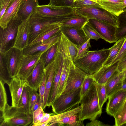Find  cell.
I'll use <instances>...</instances> for the list:
<instances>
[{
	"mask_svg": "<svg viewBox=\"0 0 126 126\" xmlns=\"http://www.w3.org/2000/svg\"><path fill=\"white\" fill-rule=\"evenodd\" d=\"M82 29L88 39L96 41L100 39H103L102 37L91 25L89 21L83 26Z\"/></svg>",
	"mask_w": 126,
	"mask_h": 126,
	"instance_id": "d590c367",
	"label": "cell"
},
{
	"mask_svg": "<svg viewBox=\"0 0 126 126\" xmlns=\"http://www.w3.org/2000/svg\"><path fill=\"white\" fill-rule=\"evenodd\" d=\"M11 79L9 76L4 52L0 51V80L8 84Z\"/></svg>",
	"mask_w": 126,
	"mask_h": 126,
	"instance_id": "1f68e13d",
	"label": "cell"
},
{
	"mask_svg": "<svg viewBox=\"0 0 126 126\" xmlns=\"http://www.w3.org/2000/svg\"><path fill=\"white\" fill-rule=\"evenodd\" d=\"M22 20L17 15L9 22L6 28L0 30V51L5 52L12 47L18 27Z\"/></svg>",
	"mask_w": 126,
	"mask_h": 126,
	"instance_id": "ba28073f",
	"label": "cell"
},
{
	"mask_svg": "<svg viewBox=\"0 0 126 126\" xmlns=\"http://www.w3.org/2000/svg\"><path fill=\"white\" fill-rule=\"evenodd\" d=\"M61 32L60 31L43 42L31 46H28L23 50L24 55L33 54L40 51L46 52L50 47L59 41L61 37Z\"/></svg>",
	"mask_w": 126,
	"mask_h": 126,
	"instance_id": "ffe728a7",
	"label": "cell"
},
{
	"mask_svg": "<svg viewBox=\"0 0 126 126\" xmlns=\"http://www.w3.org/2000/svg\"><path fill=\"white\" fill-rule=\"evenodd\" d=\"M41 106H42L39 94L33 108V113L34 111L37 109Z\"/></svg>",
	"mask_w": 126,
	"mask_h": 126,
	"instance_id": "f5cc1de1",
	"label": "cell"
},
{
	"mask_svg": "<svg viewBox=\"0 0 126 126\" xmlns=\"http://www.w3.org/2000/svg\"><path fill=\"white\" fill-rule=\"evenodd\" d=\"M82 119L81 107L80 105L65 112L50 116L47 126H84Z\"/></svg>",
	"mask_w": 126,
	"mask_h": 126,
	"instance_id": "5b68a950",
	"label": "cell"
},
{
	"mask_svg": "<svg viewBox=\"0 0 126 126\" xmlns=\"http://www.w3.org/2000/svg\"><path fill=\"white\" fill-rule=\"evenodd\" d=\"M73 8L79 16L86 17L89 19L96 20L117 28L119 27L118 17L101 8L83 7Z\"/></svg>",
	"mask_w": 126,
	"mask_h": 126,
	"instance_id": "277c9868",
	"label": "cell"
},
{
	"mask_svg": "<svg viewBox=\"0 0 126 126\" xmlns=\"http://www.w3.org/2000/svg\"><path fill=\"white\" fill-rule=\"evenodd\" d=\"M87 75L76 66L73 61L65 87L62 94L70 92L81 88L84 78Z\"/></svg>",
	"mask_w": 126,
	"mask_h": 126,
	"instance_id": "30bf717a",
	"label": "cell"
},
{
	"mask_svg": "<svg viewBox=\"0 0 126 126\" xmlns=\"http://www.w3.org/2000/svg\"><path fill=\"white\" fill-rule=\"evenodd\" d=\"M124 79L123 72H120L117 70L110 77L105 84L108 98L122 89Z\"/></svg>",
	"mask_w": 126,
	"mask_h": 126,
	"instance_id": "603a6c76",
	"label": "cell"
},
{
	"mask_svg": "<svg viewBox=\"0 0 126 126\" xmlns=\"http://www.w3.org/2000/svg\"><path fill=\"white\" fill-rule=\"evenodd\" d=\"M100 7L118 16L124 11L123 0H96Z\"/></svg>",
	"mask_w": 126,
	"mask_h": 126,
	"instance_id": "484cf974",
	"label": "cell"
},
{
	"mask_svg": "<svg viewBox=\"0 0 126 126\" xmlns=\"http://www.w3.org/2000/svg\"><path fill=\"white\" fill-rule=\"evenodd\" d=\"M122 89H126V82L124 81V80L122 86Z\"/></svg>",
	"mask_w": 126,
	"mask_h": 126,
	"instance_id": "db71d44e",
	"label": "cell"
},
{
	"mask_svg": "<svg viewBox=\"0 0 126 126\" xmlns=\"http://www.w3.org/2000/svg\"><path fill=\"white\" fill-rule=\"evenodd\" d=\"M87 17L79 16L77 17L63 21L60 23L61 26L72 27L78 29H82L89 21Z\"/></svg>",
	"mask_w": 126,
	"mask_h": 126,
	"instance_id": "f546056e",
	"label": "cell"
},
{
	"mask_svg": "<svg viewBox=\"0 0 126 126\" xmlns=\"http://www.w3.org/2000/svg\"><path fill=\"white\" fill-rule=\"evenodd\" d=\"M124 5V11H126V0H123Z\"/></svg>",
	"mask_w": 126,
	"mask_h": 126,
	"instance_id": "11a10c76",
	"label": "cell"
},
{
	"mask_svg": "<svg viewBox=\"0 0 126 126\" xmlns=\"http://www.w3.org/2000/svg\"><path fill=\"white\" fill-rule=\"evenodd\" d=\"M76 13L58 16H50L43 15L36 12L30 17V22L31 31L29 38V44L44 28L49 25L60 23L62 22L79 16Z\"/></svg>",
	"mask_w": 126,
	"mask_h": 126,
	"instance_id": "3957f363",
	"label": "cell"
},
{
	"mask_svg": "<svg viewBox=\"0 0 126 126\" xmlns=\"http://www.w3.org/2000/svg\"><path fill=\"white\" fill-rule=\"evenodd\" d=\"M126 69V57L124 59L119 61L117 70L121 72Z\"/></svg>",
	"mask_w": 126,
	"mask_h": 126,
	"instance_id": "f907efd6",
	"label": "cell"
},
{
	"mask_svg": "<svg viewBox=\"0 0 126 126\" xmlns=\"http://www.w3.org/2000/svg\"><path fill=\"white\" fill-rule=\"evenodd\" d=\"M45 63L41 57L31 75L26 79L27 85L31 88L38 91L44 73Z\"/></svg>",
	"mask_w": 126,
	"mask_h": 126,
	"instance_id": "d6986e66",
	"label": "cell"
},
{
	"mask_svg": "<svg viewBox=\"0 0 126 126\" xmlns=\"http://www.w3.org/2000/svg\"><path fill=\"white\" fill-rule=\"evenodd\" d=\"M119 61L108 66H103L92 75L97 84H105L108 80L117 70Z\"/></svg>",
	"mask_w": 126,
	"mask_h": 126,
	"instance_id": "cb8c5ba5",
	"label": "cell"
},
{
	"mask_svg": "<svg viewBox=\"0 0 126 126\" xmlns=\"http://www.w3.org/2000/svg\"><path fill=\"white\" fill-rule=\"evenodd\" d=\"M91 0L93 1H95V0Z\"/></svg>",
	"mask_w": 126,
	"mask_h": 126,
	"instance_id": "680465c9",
	"label": "cell"
},
{
	"mask_svg": "<svg viewBox=\"0 0 126 126\" xmlns=\"http://www.w3.org/2000/svg\"><path fill=\"white\" fill-rule=\"evenodd\" d=\"M116 126L126 124V100L113 116Z\"/></svg>",
	"mask_w": 126,
	"mask_h": 126,
	"instance_id": "836d02e7",
	"label": "cell"
},
{
	"mask_svg": "<svg viewBox=\"0 0 126 126\" xmlns=\"http://www.w3.org/2000/svg\"><path fill=\"white\" fill-rule=\"evenodd\" d=\"M60 23L49 25L43 29L28 46H31L48 39L61 31Z\"/></svg>",
	"mask_w": 126,
	"mask_h": 126,
	"instance_id": "d4e9b609",
	"label": "cell"
},
{
	"mask_svg": "<svg viewBox=\"0 0 126 126\" xmlns=\"http://www.w3.org/2000/svg\"><path fill=\"white\" fill-rule=\"evenodd\" d=\"M31 89V88L27 85L24 87L18 104L16 107L18 112L30 114V101Z\"/></svg>",
	"mask_w": 126,
	"mask_h": 126,
	"instance_id": "f1b7e54d",
	"label": "cell"
},
{
	"mask_svg": "<svg viewBox=\"0 0 126 126\" xmlns=\"http://www.w3.org/2000/svg\"><path fill=\"white\" fill-rule=\"evenodd\" d=\"M59 42L50 47L41 55V57L44 60L46 66L53 59L57 49Z\"/></svg>",
	"mask_w": 126,
	"mask_h": 126,
	"instance_id": "e575fe53",
	"label": "cell"
},
{
	"mask_svg": "<svg viewBox=\"0 0 126 126\" xmlns=\"http://www.w3.org/2000/svg\"><path fill=\"white\" fill-rule=\"evenodd\" d=\"M97 88L99 104L102 109L104 104L108 98L105 84L97 83Z\"/></svg>",
	"mask_w": 126,
	"mask_h": 126,
	"instance_id": "f35d334b",
	"label": "cell"
},
{
	"mask_svg": "<svg viewBox=\"0 0 126 126\" xmlns=\"http://www.w3.org/2000/svg\"><path fill=\"white\" fill-rule=\"evenodd\" d=\"M55 70V61L54 58L51 62L45 68L46 89L42 106L43 109L47 107L48 96L53 82Z\"/></svg>",
	"mask_w": 126,
	"mask_h": 126,
	"instance_id": "7402d4cb",
	"label": "cell"
},
{
	"mask_svg": "<svg viewBox=\"0 0 126 126\" xmlns=\"http://www.w3.org/2000/svg\"><path fill=\"white\" fill-rule=\"evenodd\" d=\"M125 40V38L118 40L115 44L109 48V56L103 65L108 66L112 64V63L118 53Z\"/></svg>",
	"mask_w": 126,
	"mask_h": 126,
	"instance_id": "4dcf8cb0",
	"label": "cell"
},
{
	"mask_svg": "<svg viewBox=\"0 0 126 126\" xmlns=\"http://www.w3.org/2000/svg\"><path fill=\"white\" fill-rule=\"evenodd\" d=\"M126 57V37L125 40L117 55L113 61V64Z\"/></svg>",
	"mask_w": 126,
	"mask_h": 126,
	"instance_id": "bcb514c9",
	"label": "cell"
},
{
	"mask_svg": "<svg viewBox=\"0 0 126 126\" xmlns=\"http://www.w3.org/2000/svg\"><path fill=\"white\" fill-rule=\"evenodd\" d=\"M54 58L56 63L55 73L48 96L47 106H51L57 96L64 62V53L61 45L58 46Z\"/></svg>",
	"mask_w": 126,
	"mask_h": 126,
	"instance_id": "9c48e42d",
	"label": "cell"
},
{
	"mask_svg": "<svg viewBox=\"0 0 126 126\" xmlns=\"http://www.w3.org/2000/svg\"><path fill=\"white\" fill-rule=\"evenodd\" d=\"M77 0H75V1H76Z\"/></svg>",
	"mask_w": 126,
	"mask_h": 126,
	"instance_id": "91938a15",
	"label": "cell"
},
{
	"mask_svg": "<svg viewBox=\"0 0 126 126\" xmlns=\"http://www.w3.org/2000/svg\"><path fill=\"white\" fill-rule=\"evenodd\" d=\"M123 74L124 75L125 78L126 77V69L122 72Z\"/></svg>",
	"mask_w": 126,
	"mask_h": 126,
	"instance_id": "9f6ffc18",
	"label": "cell"
},
{
	"mask_svg": "<svg viewBox=\"0 0 126 126\" xmlns=\"http://www.w3.org/2000/svg\"><path fill=\"white\" fill-rule=\"evenodd\" d=\"M45 52L40 51L33 54L24 55L16 76L26 79L31 75L41 55Z\"/></svg>",
	"mask_w": 126,
	"mask_h": 126,
	"instance_id": "8fae6325",
	"label": "cell"
},
{
	"mask_svg": "<svg viewBox=\"0 0 126 126\" xmlns=\"http://www.w3.org/2000/svg\"><path fill=\"white\" fill-rule=\"evenodd\" d=\"M95 82L92 75L87 74L86 76L81 87V97L87 93Z\"/></svg>",
	"mask_w": 126,
	"mask_h": 126,
	"instance_id": "ab89813d",
	"label": "cell"
},
{
	"mask_svg": "<svg viewBox=\"0 0 126 126\" xmlns=\"http://www.w3.org/2000/svg\"><path fill=\"white\" fill-rule=\"evenodd\" d=\"M45 79V72L42 80L39 86L38 90H39L38 94L40 98L42 107L43 104L44 98L46 89Z\"/></svg>",
	"mask_w": 126,
	"mask_h": 126,
	"instance_id": "c3c4849f",
	"label": "cell"
},
{
	"mask_svg": "<svg viewBox=\"0 0 126 126\" xmlns=\"http://www.w3.org/2000/svg\"><path fill=\"white\" fill-rule=\"evenodd\" d=\"M106 111L113 116L126 100V89H121L114 93L109 98Z\"/></svg>",
	"mask_w": 126,
	"mask_h": 126,
	"instance_id": "2e32d148",
	"label": "cell"
},
{
	"mask_svg": "<svg viewBox=\"0 0 126 126\" xmlns=\"http://www.w3.org/2000/svg\"><path fill=\"white\" fill-rule=\"evenodd\" d=\"M61 33L69 53L71 59L73 61L77 54L79 48L77 46L68 39L62 32Z\"/></svg>",
	"mask_w": 126,
	"mask_h": 126,
	"instance_id": "74e56055",
	"label": "cell"
},
{
	"mask_svg": "<svg viewBox=\"0 0 126 126\" xmlns=\"http://www.w3.org/2000/svg\"><path fill=\"white\" fill-rule=\"evenodd\" d=\"M38 2L36 0H21L17 16L22 20L30 17L36 12Z\"/></svg>",
	"mask_w": 126,
	"mask_h": 126,
	"instance_id": "4316f807",
	"label": "cell"
},
{
	"mask_svg": "<svg viewBox=\"0 0 126 126\" xmlns=\"http://www.w3.org/2000/svg\"><path fill=\"white\" fill-rule=\"evenodd\" d=\"M39 94L37 91L31 88L30 93V113L32 116L33 114V110L34 106L35 104Z\"/></svg>",
	"mask_w": 126,
	"mask_h": 126,
	"instance_id": "f6af8a7d",
	"label": "cell"
},
{
	"mask_svg": "<svg viewBox=\"0 0 126 126\" xmlns=\"http://www.w3.org/2000/svg\"><path fill=\"white\" fill-rule=\"evenodd\" d=\"M90 40L89 39L87 41L79 47L77 54L75 60L81 57L89 51V48L91 47L90 44Z\"/></svg>",
	"mask_w": 126,
	"mask_h": 126,
	"instance_id": "7bdbcfd3",
	"label": "cell"
},
{
	"mask_svg": "<svg viewBox=\"0 0 126 126\" xmlns=\"http://www.w3.org/2000/svg\"><path fill=\"white\" fill-rule=\"evenodd\" d=\"M81 87L70 93L62 94L56 98L51 107L55 114L71 110L80 103L81 98Z\"/></svg>",
	"mask_w": 126,
	"mask_h": 126,
	"instance_id": "52a82bcc",
	"label": "cell"
},
{
	"mask_svg": "<svg viewBox=\"0 0 126 126\" xmlns=\"http://www.w3.org/2000/svg\"><path fill=\"white\" fill-rule=\"evenodd\" d=\"M21 0H14L0 18V28L4 29L8 24L17 15Z\"/></svg>",
	"mask_w": 126,
	"mask_h": 126,
	"instance_id": "83f0119b",
	"label": "cell"
},
{
	"mask_svg": "<svg viewBox=\"0 0 126 126\" xmlns=\"http://www.w3.org/2000/svg\"><path fill=\"white\" fill-rule=\"evenodd\" d=\"M11 94V106L16 107L19 102L24 87L27 85L26 79L15 76L12 78L7 84Z\"/></svg>",
	"mask_w": 126,
	"mask_h": 126,
	"instance_id": "9a60e30c",
	"label": "cell"
},
{
	"mask_svg": "<svg viewBox=\"0 0 126 126\" xmlns=\"http://www.w3.org/2000/svg\"><path fill=\"white\" fill-rule=\"evenodd\" d=\"M75 0H49V4L60 6H72Z\"/></svg>",
	"mask_w": 126,
	"mask_h": 126,
	"instance_id": "ee69618b",
	"label": "cell"
},
{
	"mask_svg": "<svg viewBox=\"0 0 126 126\" xmlns=\"http://www.w3.org/2000/svg\"><path fill=\"white\" fill-rule=\"evenodd\" d=\"M5 84L0 80V111L3 112L9 105L7 103V98Z\"/></svg>",
	"mask_w": 126,
	"mask_h": 126,
	"instance_id": "8d00e7d4",
	"label": "cell"
},
{
	"mask_svg": "<svg viewBox=\"0 0 126 126\" xmlns=\"http://www.w3.org/2000/svg\"><path fill=\"white\" fill-rule=\"evenodd\" d=\"M37 1H38L39 0H36Z\"/></svg>",
	"mask_w": 126,
	"mask_h": 126,
	"instance_id": "94428289",
	"label": "cell"
},
{
	"mask_svg": "<svg viewBox=\"0 0 126 126\" xmlns=\"http://www.w3.org/2000/svg\"><path fill=\"white\" fill-rule=\"evenodd\" d=\"M62 47L64 55L63 64L56 97L61 95L64 90L71 65L73 62L66 46L63 45Z\"/></svg>",
	"mask_w": 126,
	"mask_h": 126,
	"instance_id": "44dd1931",
	"label": "cell"
},
{
	"mask_svg": "<svg viewBox=\"0 0 126 126\" xmlns=\"http://www.w3.org/2000/svg\"><path fill=\"white\" fill-rule=\"evenodd\" d=\"M60 31L66 37L79 47L89 39L82 29L61 26Z\"/></svg>",
	"mask_w": 126,
	"mask_h": 126,
	"instance_id": "ac0fdd59",
	"label": "cell"
},
{
	"mask_svg": "<svg viewBox=\"0 0 126 126\" xmlns=\"http://www.w3.org/2000/svg\"><path fill=\"white\" fill-rule=\"evenodd\" d=\"M46 113L43 111L42 106L34 111L32 116V121L31 126H34L36 124L39 122L45 115Z\"/></svg>",
	"mask_w": 126,
	"mask_h": 126,
	"instance_id": "b9f144b4",
	"label": "cell"
},
{
	"mask_svg": "<svg viewBox=\"0 0 126 126\" xmlns=\"http://www.w3.org/2000/svg\"><path fill=\"white\" fill-rule=\"evenodd\" d=\"M80 104L83 121L86 119L92 121L101 115L102 109L99 104L97 83L95 82L87 93L81 97Z\"/></svg>",
	"mask_w": 126,
	"mask_h": 126,
	"instance_id": "7a4b0ae2",
	"label": "cell"
},
{
	"mask_svg": "<svg viewBox=\"0 0 126 126\" xmlns=\"http://www.w3.org/2000/svg\"><path fill=\"white\" fill-rule=\"evenodd\" d=\"M118 17L119 24L117 29L116 36L118 40L126 37V11H124Z\"/></svg>",
	"mask_w": 126,
	"mask_h": 126,
	"instance_id": "d6a6232c",
	"label": "cell"
},
{
	"mask_svg": "<svg viewBox=\"0 0 126 126\" xmlns=\"http://www.w3.org/2000/svg\"><path fill=\"white\" fill-rule=\"evenodd\" d=\"M55 113L54 112L50 113H46L43 118L38 123L35 124L34 126H47V123L48 121L50 116Z\"/></svg>",
	"mask_w": 126,
	"mask_h": 126,
	"instance_id": "681fc988",
	"label": "cell"
},
{
	"mask_svg": "<svg viewBox=\"0 0 126 126\" xmlns=\"http://www.w3.org/2000/svg\"><path fill=\"white\" fill-rule=\"evenodd\" d=\"M14 0H0V18Z\"/></svg>",
	"mask_w": 126,
	"mask_h": 126,
	"instance_id": "7dc6e473",
	"label": "cell"
},
{
	"mask_svg": "<svg viewBox=\"0 0 126 126\" xmlns=\"http://www.w3.org/2000/svg\"><path fill=\"white\" fill-rule=\"evenodd\" d=\"M110 53L109 48L89 51L82 57L73 61L74 64L87 74L92 75L103 66Z\"/></svg>",
	"mask_w": 126,
	"mask_h": 126,
	"instance_id": "6da1fadb",
	"label": "cell"
},
{
	"mask_svg": "<svg viewBox=\"0 0 126 126\" xmlns=\"http://www.w3.org/2000/svg\"><path fill=\"white\" fill-rule=\"evenodd\" d=\"M4 53L9 76L12 78L16 75L24 55L23 50L12 47Z\"/></svg>",
	"mask_w": 126,
	"mask_h": 126,
	"instance_id": "7c38bea8",
	"label": "cell"
},
{
	"mask_svg": "<svg viewBox=\"0 0 126 126\" xmlns=\"http://www.w3.org/2000/svg\"><path fill=\"white\" fill-rule=\"evenodd\" d=\"M32 121L31 115L18 112L16 107L9 106L0 111V126H31Z\"/></svg>",
	"mask_w": 126,
	"mask_h": 126,
	"instance_id": "8992f818",
	"label": "cell"
},
{
	"mask_svg": "<svg viewBox=\"0 0 126 126\" xmlns=\"http://www.w3.org/2000/svg\"><path fill=\"white\" fill-rule=\"evenodd\" d=\"M83 7L101 8L96 2L91 0H77L74 2L72 7Z\"/></svg>",
	"mask_w": 126,
	"mask_h": 126,
	"instance_id": "60d3db41",
	"label": "cell"
},
{
	"mask_svg": "<svg viewBox=\"0 0 126 126\" xmlns=\"http://www.w3.org/2000/svg\"><path fill=\"white\" fill-rule=\"evenodd\" d=\"M86 125V126H109L108 125L105 124L101 122L96 119L91 121Z\"/></svg>",
	"mask_w": 126,
	"mask_h": 126,
	"instance_id": "816d5d0a",
	"label": "cell"
},
{
	"mask_svg": "<svg viewBox=\"0 0 126 126\" xmlns=\"http://www.w3.org/2000/svg\"><path fill=\"white\" fill-rule=\"evenodd\" d=\"M124 81L125 82H126V77L124 79Z\"/></svg>",
	"mask_w": 126,
	"mask_h": 126,
	"instance_id": "6f0895ef",
	"label": "cell"
},
{
	"mask_svg": "<svg viewBox=\"0 0 126 126\" xmlns=\"http://www.w3.org/2000/svg\"><path fill=\"white\" fill-rule=\"evenodd\" d=\"M89 21L103 39L106 41L112 43L116 42L118 40L116 36L117 28L94 19H89Z\"/></svg>",
	"mask_w": 126,
	"mask_h": 126,
	"instance_id": "4fadbf2b",
	"label": "cell"
},
{
	"mask_svg": "<svg viewBox=\"0 0 126 126\" xmlns=\"http://www.w3.org/2000/svg\"><path fill=\"white\" fill-rule=\"evenodd\" d=\"M30 17L23 20L18 26L13 47L23 50L28 45L29 34L31 31Z\"/></svg>",
	"mask_w": 126,
	"mask_h": 126,
	"instance_id": "5bb4252c",
	"label": "cell"
},
{
	"mask_svg": "<svg viewBox=\"0 0 126 126\" xmlns=\"http://www.w3.org/2000/svg\"><path fill=\"white\" fill-rule=\"evenodd\" d=\"M36 12L40 14L50 16H58L75 13L72 6H60L47 5H39Z\"/></svg>",
	"mask_w": 126,
	"mask_h": 126,
	"instance_id": "e0dca14e",
	"label": "cell"
}]
</instances>
